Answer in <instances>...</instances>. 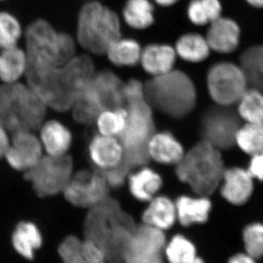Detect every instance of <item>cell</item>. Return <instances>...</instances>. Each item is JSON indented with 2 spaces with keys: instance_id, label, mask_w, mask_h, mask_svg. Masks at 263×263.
Wrapping results in <instances>:
<instances>
[{
  "instance_id": "5b68a950",
  "label": "cell",
  "mask_w": 263,
  "mask_h": 263,
  "mask_svg": "<svg viewBox=\"0 0 263 263\" xmlns=\"http://www.w3.org/2000/svg\"><path fill=\"white\" fill-rule=\"evenodd\" d=\"M226 169L221 151L202 140L176 164V174L197 195L209 197L220 186Z\"/></svg>"
},
{
  "instance_id": "7a4b0ae2",
  "label": "cell",
  "mask_w": 263,
  "mask_h": 263,
  "mask_svg": "<svg viewBox=\"0 0 263 263\" xmlns=\"http://www.w3.org/2000/svg\"><path fill=\"white\" fill-rule=\"evenodd\" d=\"M137 226L115 199L108 197L89 209L84 223V239L99 246L109 263H122L123 253Z\"/></svg>"
},
{
  "instance_id": "4fadbf2b",
  "label": "cell",
  "mask_w": 263,
  "mask_h": 263,
  "mask_svg": "<svg viewBox=\"0 0 263 263\" xmlns=\"http://www.w3.org/2000/svg\"><path fill=\"white\" fill-rule=\"evenodd\" d=\"M124 82L117 74L111 71H101L95 72L79 99L84 100L100 113L105 110L124 108Z\"/></svg>"
},
{
  "instance_id": "44dd1931",
  "label": "cell",
  "mask_w": 263,
  "mask_h": 263,
  "mask_svg": "<svg viewBox=\"0 0 263 263\" xmlns=\"http://www.w3.org/2000/svg\"><path fill=\"white\" fill-rule=\"evenodd\" d=\"M148 152L150 158L164 164H176L184 155L182 145L169 132L155 133L148 141Z\"/></svg>"
},
{
  "instance_id": "8fae6325",
  "label": "cell",
  "mask_w": 263,
  "mask_h": 263,
  "mask_svg": "<svg viewBox=\"0 0 263 263\" xmlns=\"http://www.w3.org/2000/svg\"><path fill=\"white\" fill-rule=\"evenodd\" d=\"M230 107L217 105L209 108L200 122L202 140L221 152L235 146V136L241 125L238 112Z\"/></svg>"
},
{
  "instance_id": "83f0119b",
  "label": "cell",
  "mask_w": 263,
  "mask_h": 263,
  "mask_svg": "<svg viewBox=\"0 0 263 263\" xmlns=\"http://www.w3.org/2000/svg\"><path fill=\"white\" fill-rule=\"evenodd\" d=\"M210 49L205 37L195 32L181 35L175 46L176 54L185 61L193 63H198L206 60Z\"/></svg>"
},
{
  "instance_id": "ee69618b",
  "label": "cell",
  "mask_w": 263,
  "mask_h": 263,
  "mask_svg": "<svg viewBox=\"0 0 263 263\" xmlns=\"http://www.w3.org/2000/svg\"><path fill=\"white\" fill-rule=\"evenodd\" d=\"M247 3L257 8H263V0H247Z\"/></svg>"
},
{
  "instance_id": "e0dca14e",
  "label": "cell",
  "mask_w": 263,
  "mask_h": 263,
  "mask_svg": "<svg viewBox=\"0 0 263 263\" xmlns=\"http://www.w3.org/2000/svg\"><path fill=\"white\" fill-rule=\"evenodd\" d=\"M89 155L97 170L103 171L122 163L124 150L117 137L99 134L90 142Z\"/></svg>"
},
{
  "instance_id": "60d3db41",
  "label": "cell",
  "mask_w": 263,
  "mask_h": 263,
  "mask_svg": "<svg viewBox=\"0 0 263 263\" xmlns=\"http://www.w3.org/2000/svg\"><path fill=\"white\" fill-rule=\"evenodd\" d=\"M6 131L3 126L0 125V159L5 157V153L10 146L9 138Z\"/></svg>"
},
{
  "instance_id": "ab89813d",
  "label": "cell",
  "mask_w": 263,
  "mask_h": 263,
  "mask_svg": "<svg viewBox=\"0 0 263 263\" xmlns=\"http://www.w3.org/2000/svg\"><path fill=\"white\" fill-rule=\"evenodd\" d=\"M251 157L247 171L254 180L263 181V151Z\"/></svg>"
},
{
  "instance_id": "7402d4cb",
  "label": "cell",
  "mask_w": 263,
  "mask_h": 263,
  "mask_svg": "<svg viewBox=\"0 0 263 263\" xmlns=\"http://www.w3.org/2000/svg\"><path fill=\"white\" fill-rule=\"evenodd\" d=\"M142 214L143 224L165 231L177 221L175 202L164 195L155 196Z\"/></svg>"
},
{
  "instance_id": "5bb4252c",
  "label": "cell",
  "mask_w": 263,
  "mask_h": 263,
  "mask_svg": "<svg viewBox=\"0 0 263 263\" xmlns=\"http://www.w3.org/2000/svg\"><path fill=\"white\" fill-rule=\"evenodd\" d=\"M164 232L142 224L137 226L123 253L122 263H164Z\"/></svg>"
},
{
  "instance_id": "4316f807",
  "label": "cell",
  "mask_w": 263,
  "mask_h": 263,
  "mask_svg": "<svg viewBox=\"0 0 263 263\" xmlns=\"http://www.w3.org/2000/svg\"><path fill=\"white\" fill-rule=\"evenodd\" d=\"M141 52V45L136 40L121 37L109 46L105 53L114 65L134 67L140 62Z\"/></svg>"
},
{
  "instance_id": "cb8c5ba5",
  "label": "cell",
  "mask_w": 263,
  "mask_h": 263,
  "mask_svg": "<svg viewBox=\"0 0 263 263\" xmlns=\"http://www.w3.org/2000/svg\"><path fill=\"white\" fill-rule=\"evenodd\" d=\"M129 192L133 197L141 202H148L157 196L163 184L158 173L143 167L128 176Z\"/></svg>"
},
{
  "instance_id": "bcb514c9",
  "label": "cell",
  "mask_w": 263,
  "mask_h": 263,
  "mask_svg": "<svg viewBox=\"0 0 263 263\" xmlns=\"http://www.w3.org/2000/svg\"><path fill=\"white\" fill-rule=\"evenodd\" d=\"M0 1H4V0H0Z\"/></svg>"
},
{
  "instance_id": "8d00e7d4",
  "label": "cell",
  "mask_w": 263,
  "mask_h": 263,
  "mask_svg": "<svg viewBox=\"0 0 263 263\" xmlns=\"http://www.w3.org/2000/svg\"><path fill=\"white\" fill-rule=\"evenodd\" d=\"M243 240L247 254L254 259L263 256V224L252 223L245 228Z\"/></svg>"
},
{
  "instance_id": "f1b7e54d",
  "label": "cell",
  "mask_w": 263,
  "mask_h": 263,
  "mask_svg": "<svg viewBox=\"0 0 263 263\" xmlns=\"http://www.w3.org/2000/svg\"><path fill=\"white\" fill-rule=\"evenodd\" d=\"M123 18L131 28L143 30L155 22V8L149 0H127Z\"/></svg>"
},
{
  "instance_id": "f546056e",
  "label": "cell",
  "mask_w": 263,
  "mask_h": 263,
  "mask_svg": "<svg viewBox=\"0 0 263 263\" xmlns=\"http://www.w3.org/2000/svg\"><path fill=\"white\" fill-rule=\"evenodd\" d=\"M248 84L263 91V44L247 48L240 58Z\"/></svg>"
},
{
  "instance_id": "ba28073f",
  "label": "cell",
  "mask_w": 263,
  "mask_h": 263,
  "mask_svg": "<svg viewBox=\"0 0 263 263\" xmlns=\"http://www.w3.org/2000/svg\"><path fill=\"white\" fill-rule=\"evenodd\" d=\"M117 13L99 3L90 2L82 7L77 24V40L85 51L101 55L116 40L122 37Z\"/></svg>"
},
{
  "instance_id": "9c48e42d",
  "label": "cell",
  "mask_w": 263,
  "mask_h": 263,
  "mask_svg": "<svg viewBox=\"0 0 263 263\" xmlns=\"http://www.w3.org/2000/svg\"><path fill=\"white\" fill-rule=\"evenodd\" d=\"M73 161L70 155L45 156L32 168L26 171L24 178L32 183L40 197L54 196L63 193L72 176Z\"/></svg>"
},
{
  "instance_id": "7bdbcfd3",
  "label": "cell",
  "mask_w": 263,
  "mask_h": 263,
  "mask_svg": "<svg viewBox=\"0 0 263 263\" xmlns=\"http://www.w3.org/2000/svg\"><path fill=\"white\" fill-rule=\"evenodd\" d=\"M160 6L169 7L176 4L179 0H155Z\"/></svg>"
},
{
  "instance_id": "ac0fdd59",
  "label": "cell",
  "mask_w": 263,
  "mask_h": 263,
  "mask_svg": "<svg viewBox=\"0 0 263 263\" xmlns=\"http://www.w3.org/2000/svg\"><path fill=\"white\" fill-rule=\"evenodd\" d=\"M208 29L206 39L211 49L220 53H229L238 48L240 29L233 19L219 17Z\"/></svg>"
},
{
  "instance_id": "d4e9b609",
  "label": "cell",
  "mask_w": 263,
  "mask_h": 263,
  "mask_svg": "<svg viewBox=\"0 0 263 263\" xmlns=\"http://www.w3.org/2000/svg\"><path fill=\"white\" fill-rule=\"evenodd\" d=\"M41 129V143L48 155H66L72 143V134L68 128L58 121L51 120L42 124Z\"/></svg>"
},
{
  "instance_id": "8992f818",
  "label": "cell",
  "mask_w": 263,
  "mask_h": 263,
  "mask_svg": "<svg viewBox=\"0 0 263 263\" xmlns=\"http://www.w3.org/2000/svg\"><path fill=\"white\" fill-rule=\"evenodd\" d=\"M46 115V105L28 84L0 85V125L6 130H37Z\"/></svg>"
},
{
  "instance_id": "9a60e30c",
  "label": "cell",
  "mask_w": 263,
  "mask_h": 263,
  "mask_svg": "<svg viewBox=\"0 0 263 263\" xmlns=\"http://www.w3.org/2000/svg\"><path fill=\"white\" fill-rule=\"evenodd\" d=\"M42 143L32 131L13 133L12 143L5 157L12 168L27 171L32 168L42 157Z\"/></svg>"
},
{
  "instance_id": "7c38bea8",
  "label": "cell",
  "mask_w": 263,
  "mask_h": 263,
  "mask_svg": "<svg viewBox=\"0 0 263 263\" xmlns=\"http://www.w3.org/2000/svg\"><path fill=\"white\" fill-rule=\"evenodd\" d=\"M109 187L98 170H81L72 174L62 193L72 205L89 209L109 197Z\"/></svg>"
},
{
  "instance_id": "836d02e7",
  "label": "cell",
  "mask_w": 263,
  "mask_h": 263,
  "mask_svg": "<svg viewBox=\"0 0 263 263\" xmlns=\"http://www.w3.org/2000/svg\"><path fill=\"white\" fill-rule=\"evenodd\" d=\"M222 8L219 0H191L187 6V16L197 26L212 23L221 16Z\"/></svg>"
},
{
  "instance_id": "6da1fadb",
  "label": "cell",
  "mask_w": 263,
  "mask_h": 263,
  "mask_svg": "<svg viewBox=\"0 0 263 263\" xmlns=\"http://www.w3.org/2000/svg\"><path fill=\"white\" fill-rule=\"evenodd\" d=\"M95 72L94 62L89 56L76 55L60 67H28L25 76L29 87L46 107L64 112L72 108Z\"/></svg>"
},
{
  "instance_id": "277c9868",
  "label": "cell",
  "mask_w": 263,
  "mask_h": 263,
  "mask_svg": "<svg viewBox=\"0 0 263 263\" xmlns=\"http://www.w3.org/2000/svg\"><path fill=\"white\" fill-rule=\"evenodd\" d=\"M147 101L167 117L182 119L196 106L197 91L191 78L183 71H169L145 83Z\"/></svg>"
},
{
  "instance_id": "2e32d148",
  "label": "cell",
  "mask_w": 263,
  "mask_h": 263,
  "mask_svg": "<svg viewBox=\"0 0 263 263\" xmlns=\"http://www.w3.org/2000/svg\"><path fill=\"white\" fill-rule=\"evenodd\" d=\"M221 196L232 205H241L248 201L254 190V179L247 169L233 167L226 169L220 183Z\"/></svg>"
},
{
  "instance_id": "3957f363",
  "label": "cell",
  "mask_w": 263,
  "mask_h": 263,
  "mask_svg": "<svg viewBox=\"0 0 263 263\" xmlns=\"http://www.w3.org/2000/svg\"><path fill=\"white\" fill-rule=\"evenodd\" d=\"M127 111L125 127L118 136L124 150L123 160L133 167H143L150 160L148 141L155 133V121L145 95L144 85L136 79L124 84Z\"/></svg>"
},
{
  "instance_id": "30bf717a",
  "label": "cell",
  "mask_w": 263,
  "mask_h": 263,
  "mask_svg": "<svg viewBox=\"0 0 263 263\" xmlns=\"http://www.w3.org/2000/svg\"><path fill=\"white\" fill-rule=\"evenodd\" d=\"M207 86L209 95L217 105L232 106L238 103L248 89V81L240 66L222 62L211 67Z\"/></svg>"
},
{
  "instance_id": "74e56055",
  "label": "cell",
  "mask_w": 263,
  "mask_h": 263,
  "mask_svg": "<svg viewBox=\"0 0 263 263\" xmlns=\"http://www.w3.org/2000/svg\"><path fill=\"white\" fill-rule=\"evenodd\" d=\"M83 240L75 235H68L58 247L62 263H86L82 251Z\"/></svg>"
},
{
  "instance_id": "52a82bcc",
  "label": "cell",
  "mask_w": 263,
  "mask_h": 263,
  "mask_svg": "<svg viewBox=\"0 0 263 263\" xmlns=\"http://www.w3.org/2000/svg\"><path fill=\"white\" fill-rule=\"evenodd\" d=\"M25 41L29 67H60L76 56L73 38L58 32L46 21L39 19L29 24Z\"/></svg>"
},
{
  "instance_id": "484cf974",
  "label": "cell",
  "mask_w": 263,
  "mask_h": 263,
  "mask_svg": "<svg viewBox=\"0 0 263 263\" xmlns=\"http://www.w3.org/2000/svg\"><path fill=\"white\" fill-rule=\"evenodd\" d=\"M28 58L25 50L18 46L4 48L0 51V80L4 84L18 82L26 75Z\"/></svg>"
},
{
  "instance_id": "e575fe53",
  "label": "cell",
  "mask_w": 263,
  "mask_h": 263,
  "mask_svg": "<svg viewBox=\"0 0 263 263\" xmlns=\"http://www.w3.org/2000/svg\"><path fill=\"white\" fill-rule=\"evenodd\" d=\"M127 111L125 108L110 109L102 111L96 119L100 134L118 137L125 127Z\"/></svg>"
},
{
  "instance_id": "ffe728a7",
  "label": "cell",
  "mask_w": 263,
  "mask_h": 263,
  "mask_svg": "<svg viewBox=\"0 0 263 263\" xmlns=\"http://www.w3.org/2000/svg\"><path fill=\"white\" fill-rule=\"evenodd\" d=\"M176 60V51L172 46L152 43L142 49L140 62L143 70L154 77L172 70Z\"/></svg>"
},
{
  "instance_id": "d590c367",
  "label": "cell",
  "mask_w": 263,
  "mask_h": 263,
  "mask_svg": "<svg viewBox=\"0 0 263 263\" xmlns=\"http://www.w3.org/2000/svg\"><path fill=\"white\" fill-rule=\"evenodd\" d=\"M22 35L18 19L8 12L0 11V50L17 46Z\"/></svg>"
},
{
  "instance_id": "d6986e66",
  "label": "cell",
  "mask_w": 263,
  "mask_h": 263,
  "mask_svg": "<svg viewBox=\"0 0 263 263\" xmlns=\"http://www.w3.org/2000/svg\"><path fill=\"white\" fill-rule=\"evenodd\" d=\"M177 221L183 227L205 224L209 220L212 209L209 197L181 195L175 202Z\"/></svg>"
},
{
  "instance_id": "603a6c76",
  "label": "cell",
  "mask_w": 263,
  "mask_h": 263,
  "mask_svg": "<svg viewBox=\"0 0 263 263\" xmlns=\"http://www.w3.org/2000/svg\"><path fill=\"white\" fill-rule=\"evenodd\" d=\"M15 252L24 259L32 260L35 252L43 245V235L37 224L30 221H22L15 226L11 237Z\"/></svg>"
},
{
  "instance_id": "d6a6232c",
  "label": "cell",
  "mask_w": 263,
  "mask_h": 263,
  "mask_svg": "<svg viewBox=\"0 0 263 263\" xmlns=\"http://www.w3.org/2000/svg\"><path fill=\"white\" fill-rule=\"evenodd\" d=\"M235 145L249 155L263 151V124L245 122L241 124L235 136Z\"/></svg>"
},
{
  "instance_id": "f35d334b",
  "label": "cell",
  "mask_w": 263,
  "mask_h": 263,
  "mask_svg": "<svg viewBox=\"0 0 263 263\" xmlns=\"http://www.w3.org/2000/svg\"><path fill=\"white\" fill-rule=\"evenodd\" d=\"M132 170L127 164L122 161V163L114 168L99 171L103 175L110 187L117 188L122 186L130 174Z\"/></svg>"
},
{
  "instance_id": "b9f144b4",
  "label": "cell",
  "mask_w": 263,
  "mask_h": 263,
  "mask_svg": "<svg viewBox=\"0 0 263 263\" xmlns=\"http://www.w3.org/2000/svg\"><path fill=\"white\" fill-rule=\"evenodd\" d=\"M228 263H256L255 259L248 254L238 253L232 256Z\"/></svg>"
},
{
  "instance_id": "4dcf8cb0",
  "label": "cell",
  "mask_w": 263,
  "mask_h": 263,
  "mask_svg": "<svg viewBox=\"0 0 263 263\" xmlns=\"http://www.w3.org/2000/svg\"><path fill=\"white\" fill-rule=\"evenodd\" d=\"M197 256L196 246L185 235H174L166 241L164 258L167 263H189Z\"/></svg>"
},
{
  "instance_id": "1f68e13d",
  "label": "cell",
  "mask_w": 263,
  "mask_h": 263,
  "mask_svg": "<svg viewBox=\"0 0 263 263\" xmlns=\"http://www.w3.org/2000/svg\"><path fill=\"white\" fill-rule=\"evenodd\" d=\"M238 112L245 122L263 124V91L247 89L238 102Z\"/></svg>"
},
{
  "instance_id": "f6af8a7d",
  "label": "cell",
  "mask_w": 263,
  "mask_h": 263,
  "mask_svg": "<svg viewBox=\"0 0 263 263\" xmlns=\"http://www.w3.org/2000/svg\"><path fill=\"white\" fill-rule=\"evenodd\" d=\"M189 263H205V262L203 259L201 258L200 257H199V256H197L196 258L194 259L193 260H192L191 262Z\"/></svg>"
}]
</instances>
